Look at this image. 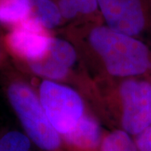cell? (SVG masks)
Here are the masks:
<instances>
[{
	"mask_svg": "<svg viewBox=\"0 0 151 151\" xmlns=\"http://www.w3.org/2000/svg\"><path fill=\"white\" fill-rule=\"evenodd\" d=\"M0 144L8 151H30V139L25 134L12 131L0 139Z\"/></svg>",
	"mask_w": 151,
	"mask_h": 151,
	"instance_id": "obj_13",
	"label": "cell"
},
{
	"mask_svg": "<svg viewBox=\"0 0 151 151\" xmlns=\"http://www.w3.org/2000/svg\"><path fill=\"white\" fill-rule=\"evenodd\" d=\"M47 53L68 69L75 63L76 58L73 46L60 39H51Z\"/></svg>",
	"mask_w": 151,
	"mask_h": 151,
	"instance_id": "obj_12",
	"label": "cell"
},
{
	"mask_svg": "<svg viewBox=\"0 0 151 151\" xmlns=\"http://www.w3.org/2000/svg\"><path fill=\"white\" fill-rule=\"evenodd\" d=\"M33 7L29 0H0V22L19 24L29 17Z\"/></svg>",
	"mask_w": 151,
	"mask_h": 151,
	"instance_id": "obj_8",
	"label": "cell"
},
{
	"mask_svg": "<svg viewBox=\"0 0 151 151\" xmlns=\"http://www.w3.org/2000/svg\"><path fill=\"white\" fill-rule=\"evenodd\" d=\"M108 28L132 37L150 28L151 19L144 0H97Z\"/></svg>",
	"mask_w": 151,
	"mask_h": 151,
	"instance_id": "obj_5",
	"label": "cell"
},
{
	"mask_svg": "<svg viewBox=\"0 0 151 151\" xmlns=\"http://www.w3.org/2000/svg\"><path fill=\"white\" fill-rule=\"evenodd\" d=\"M70 145L81 149L96 148L101 139V130L97 122L87 115H82L75 127L64 135Z\"/></svg>",
	"mask_w": 151,
	"mask_h": 151,
	"instance_id": "obj_7",
	"label": "cell"
},
{
	"mask_svg": "<svg viewBox=\"0 0 151 151\" xmlns=\"http://www.w3.org/2000/svg\"><path fill=\"white\" fill-rule=\"evenodd\" d=\"M40 100L50 124L63 135L70 132L83 115L81 97L71 88L53 81L42 82Z\"/></svg>",
	"mask_w": 151,
	"mask_h": 151,
	"instance_id": "obj_3",
	"label": "cell"
},
{
	"mask_svg": "<svg viewBox=\"0 0 151 151\" xmlns=\"http://www.w3.org/2000/svg\"><path fill=\"white\" fill-rule=\"evenodd\" d=\"M135 144L138 151H151V125L136 136Z\"/></svg>",
	"mask_w": 151,
	"mask_h": 151,
	"instance_id": "obj_15",
	"label": "cell"
},
{
	"mask_svg": "<svg viewBox=\"0 0 151 151\" xmlns=\"http://www.w3.org/2000/svg\"><path fill=\"white\" fill-rule=\"evenodd\" d=\"M122 126L130 135H139L151 125V82L129 78L119 89Z\"/></svg>",
	"mask_w": 151,
	"mask_h": 151,
	"instance_id": "obj_4",
	"label": "cell"
},
{
	"mask_svg": "<svg viewBox=\"0 0 151 151\" xmlns=\"http://www.w3.org/2000/svg\"><path fill=\"white\" fill-rule=\"evenodd\" d=\"M51 38L35 17L23 20L11 32L9 43L19 56L29 61L42 58L48 51Z\"/></svg>",
	"mask_w": 151,
	"mask_h": 151,
	"instance_id": "obj_6",
	"label": "cell"
},
{
	"mask_svg": "<svg viewBox=\"0 0 151 151\" xmlns=\"http://www.w3.org/2000/svg\"><path fill=\"white\" fill-rule=\"evenodd\" d=\"M101 151H138L135 141L124 130H116L104 139Z\"/></svg>",
	"mask_w": 151,
	"mask_h": 151,
	"instance_id": "obj_11",
	"label": "cell"
},
{
	"mask_svg": "<svg viewBox=\"0 0 151 151\" xmlns=\"http://www.w3.org/2000/svg\"><path fill=\"white\" fill-rule=\"evenodd\" d=\"M90 42L112 75L136 77L151 70L150 49L137 38L97 27L90 34Z\"/></svg>",
	"mask_w": 151,
	"mask_h": 151,
	"instance_id": "obj_1",
	"label": "cell"
},
{
	"mask_svg": "<svg viewBox=\"0 0 151 151\" xmlns=\"http://www.w3.org/2000/svg\"><path fill=\"white\" fill-rule=\"evenodd\" d=\"M76 9L78 13L90 14L97 9V0H65Z\"/></svg>",
	"mask_w": 151,
	"mask_h": 151,
	"instance_id": "obj_14",
	"label": "cell"
},
{
	"mask_svg": "<svg viewBox=\"0 0 151 151\" xmlns=\"http://www.w3.org/2000/svg\"><path fill=\"white\" fill-rule=\"evenodd\" d=\"M37 1H38V0H29V2H30V3L32 4L34 7H35V4L37 3Z\"/></svg>",
	"mask_w": 151,
	"mask_h": 151,
	"instance_id": "obj_16",
	"label": "cell"
},
{
	"mask_svg": "<svg viewBox=\"0 0 151 151\" xmlns=\"http://www.w3.org/2000/svg\"><path fill=\"white\" fill-rule=\"evenodd\" d=\"M35 18L45 29H52L57 26L61 20V14L59 6L52 0H38L35 5Z\"/></svg>",
	"mask_w": 151,
	"mask_h": 151,
	"instance_id": "obj_10",
	"label": "cell"
},
{
	"mask_svg": "<svg viewBox=\"0 0 151 151\" xmlns=\"http://www.w3.org/2000/svg\"><path fill=\"white\" fill-rule=\"evenodd\" d=\"M8 96L29 139L44 150H56L60 143L59 133L32 89L23 82H14L9 87Z\"/></svg>",
	"mask_w": 151,
	"mask_h": 151,
	"instance_id": "obj_2",
	"label": "cell"
},
{
	"mask_svg": "<svg viewBox=\"0 0 151 151\" xmlns=\"http://www.w3.org/2000/svg\"><path fill=\"white\" fill-rule=\"evenodd\" d=\"M0 151H8V150H7L5 148H4V146H3L2 145H1V144H0Z\"/></svg>",
	"mask_w": 151,
	"mask_h": 151,
	"instance_id": "obj_17",
	"label": "cell"
},
{
	"mask_svg": "<svg viewBox=\"0 0 151 151\" xmlns=\"http://www.w3.org/2000/svg\"><path fill=\"white\" fill-rule=\"evenodd\" d=\"M29 65L35 73L52 80H59L65 77L69 70L64 65L60 64L48 53H46L40 59L29 61Z\"/></svg>",
	"mask_w": 151,
	"mask_h": 151,
	"instance_id": "obj_9",
	"label": "cell"
}]
</instances>
